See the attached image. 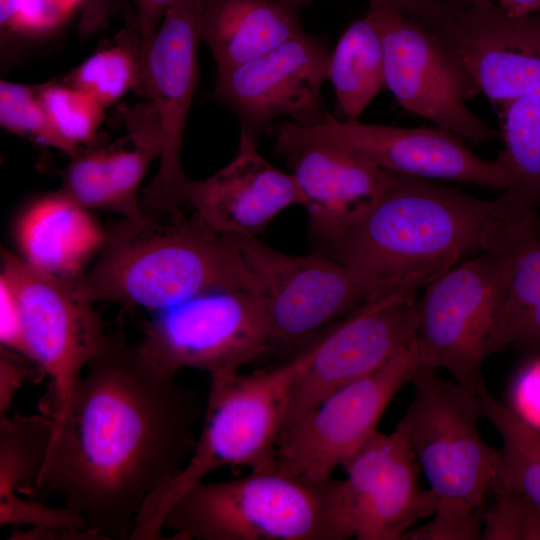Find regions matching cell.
I'll return each mask as SVG.
<instances>
[{
	"instance_id": "16",
	"label": "cell",
	"mask_w": 540,
	"mask_h": 540,
	"mask_svg": "<svg viewBox=\"0 0 540 540\" xmlns=\"http://www.w3.org/2000/svg\"><path fill=\"white\" fill-rule=\"evenodd\" d=\"M274 150L294 176L320 246L355 224L383 189L390 171L348 150L316 125L285 121L273 133Z\"/></svg>"
},
{
	"instance_id": "27",
	"label": "cell",
	"mask_w": 540,
	"mask_h": 540,
	"mask_svg": "<svg viewBox=\"0 0 540 540\" xmlns=\"http://www.w3.org/2000/svg\"><path fill=\"white\" fill-rule=\"evenodd\" d=\"M38 95L58 135L78 156L91 144L104 120V107L90 94L70 85L43 84Z\"/></svg>"
},
{
	"instance_id": "3",
	"label": "cell",
	"mask_w": 540,
	"mask_h": 540,
	"mask_svg": "<svg viewBox=\"0 0 540 540\" xmlns=\"http://www.w3.org/2000/svg\"><path fill=\"white\" fill-rule=\"evenodd\" d=\"M90 270L71 279L90 302L162 310L200 294L255 280L227 235L198 215L146 212L110 223Z\"/></svg>"
},
{
	"instance_id": "32",
	"label": "cell",
	"mask_w": 540,
	"mask_h": 540,
	"mask_svg": "<svg viewBox=\"0 0 540 540\" xmlns=\"http://www.w3.org/2000/svg\"><path fill=\"white\" fill-rule=\"evenodd\" d=\"M289 5L301 8L309 5L313 0H281ZM370 5H381L398 11L405 16L419 22L431 30L441 20L447 0H368Z\"/></svg>"
},
{
	"instance_id": "31",
	"label": "cell",
	"mask_w": 540,
	"mask_h": 540,
	"mask_svg": "<svg viewBox=\"0 0 540 540\" xmlns=\"http://www.w3.org/2000/svg\"><path fill=\"white\" fill-rule=\"evenodd\" d=\"M0 309L1 347L28 359L19 304L13 290L2 278H0Z\"/></svg>"
},
{
	"instance_id": "8",
	"label": "cell",
	"mask_w": 540,
	"mask_h": 540,
	"mask_svg": "<svg viewBox=\"0 0 540 540\" xmlns=\"http://www.w3.org/2000/svg\"><path fill=\"white\" fill-rule=\"evenodd\" d=\"M137 344L162 371H206L228 376L271 347L262 297L242 288L215 290L159 310L142 328Z\"/></svg>"
},
{
	"instance_id": "5",
	"label": "cell",
	"mask_w": 540,
	"mask_h": 540,
	"mask_svg": "<svg viewBox=\"0 0 540 540\" xmlns=\"http://www.w3.org/2000/svg\"><path fill=\"white\" fill-rule=\"evenodd\" d=\"M164 529L178 540H345L341 479L277 469L200 481L177 500Z\"/></svg>"
},
{
	"instance_id": "11",
	"label": "cell",
	"mask_w": 540,
	"mask_h": 540,
	"mask_svg": "<svg viewBox=\"0 0 540 540\" xmlns=\"http://www.w3.org/2000/svg\"><path fill=\"white\" fill-rule=\"evenodd\" d=\"M420 365L414 342L388 362L336 389L292 427L277 445V470L314 480L337 466L374 434L387 406Z\"/></svg>"
},
{
	"instance_id": "21",
	"label": "cell",
	"mask_w": 540,
	"mask_h": 540,
	"mask_svg": "<svg viewBox=\"0 0 540 540\" xmlns=\"http://www.w3.org/2000/svg\"><path fill=\"white\" fill-rule=\"evenodd\" d=\"M302 32L299 8L280 0H203L199 36L218 69L253 60Z\"/></svg>"
},
{
	"instance_id": "20",
	"label": "cell",
	"mask_w": 540,
	"mask_h": 540,
	"mask_svg": "<svg viewBox=\"0 0 540 540\" xmlns=\"http://www.w3.org/2000/svg\"><path fill=\"white\" fill-rule=\"evenodd\" d=\"M16 238L27 262L46 273L75 279L99 252L105 230L88 209L58 190L25 209Z\"/></svg>"
},
{
	"instance_id": "34",
	"label": "cell",
	"mask_w": 540,
	"mask_h": 540,
	"mask_svg": "<svg viewBox=\"0 0 540 540\" xmlns=\"http://www.w3.org/2000/svg\"><path fill=\"white\" fill-rule=\"evenodd\" d=\"M174 0H133L139 29V44L143 55Z\"/></svg>"
},
{
	"instance_id": "17",
	"label": "cell",
	"mask_w": 540,
	"mask_h": 540,
	"mask_svg": "<svg viewBox=\"0 0 540 540\" xmlns=\"http://www.w3.org/2000/svg\"><path fill=\"white\" fill-rule=\"evenodd\" d=\"M341 507L349 538L401 540L432 516L438 497L419 485V464L403 433L377 432L341 465Z\"/></svg>"
},
{
	"instance_id": "28",
	"label": "cell",
	"mask_w": 540,
	"mask_h": 540,
	"mask_svg": "<svg viewBox=\"0 0 540 540\" xmlns=\"http://www.w3.org/2000/svg\"><path fill=\"white\" fill-rule=\"evenodd\" d=\"M0 124L12 133L56 148L72 158L77 156L52 126L37 86L0 82Z\"/></svg>"
},
{
	"instance_id": "26",
	"label": "cell",
	"mask_w": 540,
	"mask_h": 540,
	"mask_svg": "<svg viewBox=\"0 0 540 540\" xmlns=\"http://www.w3.org/2000/svg\"><path fill=\"white\" fill-rule=\"evenodd\" d=\"M143 58L140 47L118 44L87 58L70 76V86L109 107L136 86H142Z\"/></svg>"
},
{
	"instance_id": "33",
	"label": "cell",
	"mask_w": 540,
	"mask_h": 540,
	"mask_svg": "<svg viewBox=\"0 0 540 540\" xmlns=\"http://www.w3.org/2000/svg\"><path fill=\"white\" fill-rule=\"evenodd\" d=\"M26 358L18 353L1 347L0 352V415H6L10 409L17 390L35 372L26 363ZM30 361V360H29Z\"/></svg>"
},
{
	"instance_id": "12",
	"label": "cell",
	"mask_w": 540,
	"mask_h": 540,
	"mask_svg": "<svg viewBox=\"0 0 540 540\" xmlns=\"http://www.w3.org/2000/svg\"><path fill=\"white\" fill-rule=\"evenodd\" d=\"M230 237L264 301L271 346L307 341L366 301L353 276L320 251L291 255L256 236Z\"/></svg>"
},
{
	"instance_id": "2",
	"label": "cell",
	"mask_w": 540,
	"mask_h": 540,
	"mask_svg": "<svg viewBox=\"0 0 540 540\" xmlns=\"http://www.w3.org/2000/svg\"><path fill=\"white\" fill-rule=\"evenodd\" d=\"M513 225L497 215L494 199L390 172L366 213L318 251L353 276L367 301L418 291L466 254L507 250Z\"/></svg>"
},
{
	"instance_id": "39",
	"label": "cell",
	"mask_w": 540,
	"mask_h": 540,
	"mask_svg": "<svg viewBox=\"0 0 540 540\" xmlns=\"http://www.w3.org/2000/svg\"><path fill=\"white\" fill-rule=\"evenodd\" d=\"M20 0H0V24L2 30H10L17 15Z\"/></svg>"
},
{
	"instance_id": "36",
	"label": "cell",
	"mask_w": 540,
	"mask_h": 540,
	"mask_svg": "<svg viewBox=\"0 0 540 540\" xmlns=\"http://www.w3.org/2000/svg\"><path fill=\"white\" fill-rule=\"evenodd\" d=\"M521 540H540V507L523 495H521Z\"/></svg>"
},
{
	"instance_id": "10",
	"label": "cell",
	"mask_w": 540,
	"mask_h": 540,
	"mask_svg": "<svg viewBox=\"0 0 540 540\" xmlns=\"http://www.w3.org/2000/svg\"><path fill=\"white\" fill-rule=\"evenodd\" d=\"M383 48L385 86L408 112L474 143L498 134L466 105L481 93L462 59L419 22L370 5Z\"/></svg>"
},
{
	"instance_id": "14",
	"label": "cell",
	"mask_w": 540,
	"mask_h": 540,
	"mask_svg": "<svg viewBox=\"0 0 540 540\" xmlns=\"http://www.w3.org/2000/svg\"><path fill=\"white\" fill-rule=\"evenodd\" d=\"M203 0H174L143 55V80L159 120L162 150L157 174L140 197L142 211H182L184 127L198 83L197 47Z\"/></svg>"
},
{
	"instance_id": "7",
	"label": "cell",
	"mask_w": 540,
	"mask_h": 540,
	"mask_svg": "<svg viewBox=\"0 0 540 540\" xmlns=\"http://www.w3.org/2000/svg\"><path fill=\"white\" fill-rule=\"evenodd\" d=\"M509 269V248L484 252L424 287L416 300L413 335L421 365L446 370L477 392L485 383L483 362L494 353Z\"/></svg>"
},
{
	"instance_id": "4",
	"label": "cell",
	"mask_w": 540,
	"mask_h": 540,
	"mask_svg": "<svg viewBox=\"0 0 540 540\" xmlns=\"http://www.w3.org/2000/svg\"><path fill=\"white\" fill-rule=\"evenodd\" d=\"M309 358L305 348L273 368L210 378L194 450L180 473L146 499L131 540L166 539L164 523L177 500L219 467L277 469V445L291 392Z\"/></svg>"
},
{
	"instance_id": "30",
	"label": "cell",
	"mask_w": 540,
	"mask_h": 540,
	"mask_svg": "<svg viewBox=\"0 0 540 540\" xmlns=\"http://www.w3.org/2000/svg\"><path fill=\"white\" fill-rule=\"evenodd\" d=\"M484 507L438 502L433 518L417 529H409L406 540H477L482 537Z\"/></svg>"
},
{
	"instance_id": "22",
	"label": "cell",
	"mask_w": 540,
	"mask_h": 540,
	"mask_svg": "<svg viewBox=\"0 0 540 540\" xmlns=\"http://www.w3.org/2000/svg\"><path fill=\"white\" fill-rule=\"evenodd\" d=\"M510 269L493 336L494 353L507 346L540 354V219L516 223L510 241Z\"/></svg>"
},
{
	"instance_id": "40",
	"label": "cell",
	"mask_w": 540,
	"mask_h": 540,
	"mask_svg": "<svg viewBox=\"0 0 540 540\" xmlns=\"http://www.w3.org/2000/svg\"><path fill=\"white\" fill-rule=\"evenodd\" d=\"M61 1L64 3V5L68 9H70L72 6H74L75 4H77V3H79V2H81L83 0H61Z\"/></svg>"
},
{
	"instance_id": "37",
	"label": "cell",
	"mask_w": 540,
	"mask_h": 540,
	"mask_svg": "<svg viewBox=\"0 0 540 540\" xmlns=\"http://www.w3.org/2000/svg\"><path fill=\"white\" fill-rule=\"evenodd\" d=\"M118 0H89L86 12L83 16L81 29L83 31L96 28L112 8L116 7Z\"/></svg>"
},
{
	"instance_id": "15",
	"label": "cell",
	"mask_w": 540,
	"mask_h": 540,
	"mask_svg": "<svg viewBox=\"0 0 540 540\" xmlns=\"http://www.w3.org/2000/svg\"><path fill=\"white\" fill-rule=\"evenodd\" d=\"M330 53L319 38L302 32L238 66L218 69L213 98L235 112L241 132L256 139L282 115L300 125H317L329 114L321 88Z\"/></svg>"
},
{
	"instance_id": "23",
	"label": "cell",
	"mask_w": 540,
	"mask_h": 540,
	"mask_svg": "<svg viewBox=\"0 0 540 540\" xmlns=\"http://www.w3.org/2000/svg\"><path fill=\"white\" fill-rule=\"evenodd\" d=\"M327 79L348 122L358 121L385 86L381 37L369 12L354 21L340 37L330 53Z\"/></svg>"
},
{
	"instance_id": "29",
	"label": "cell",
	"mask_w": 540,
	"mask_h": 540,
	"mask_svg": "<svg viewBox=\"0 0 540 540\" xmlns=\"http://www.w3.org/2000/svg\"><path fill=\"white\" fill-rule=\"evenodd\" d=\"M107 158L108 149L82 151L65 169L59 191L88 210L111 211Z\"/></svg>"
},
{
	"instance_id": "19",
	"label": "cell",
	"mask_w": 540,
	"mask_h": 540,
	"mask_svg": "<svg viewBox=\"0 0 540 540\" xmlns=\"http://www.w3.org/2000/svg\"><path fill=\"white\" fill-rule=\"evenodd\" d=\"M179 202L219 234L254 237L303 198L294 176L274 167L258 152L256 139L241 132L234 158L208 178H187Z\"/></svg>"
},
{
	"instance_id": "18",
	"label": "cell",
	"mask_w": 540,
	"mask_h": 540,
	"mask_svg": "<svg viewBox=\"0 0 540 540\" xmlns=\"http://www.w3.org/2000/svg\"><path fill=\"white\" fill-rule=\"evenodd\" d=\"M316 126L356 155L393 173L455 180L501 191L513 182V171L503 150L494 159L481 158L462 138L440 127L341 122L330 114Z\"/></svg>"
},
{
	"instance_id": "13",
	"label": "cell",
	"mask_w": 540,
	"mask_h": 540,
	"mask_svg": "<svg viewBox=\"0 0 540 540\" xmlns=\"http://www.w3.org/2000/svg\"><path fill=\"white\" fill-rule=\"evenodd\" d=\"M416 293L365 301L307 345L309 362L291 392L281 435L341 386L378 369L414 342Z\"/></svg>"
},
{
	"instance_id": "35",
	"label": "cell",
	"mask_w": 540,
	"mask_h": 540,
	"mask_svg": "<svg viewBox=\"0 0 540 540\" xmlns=\"http://www.w3.org/2000/svg\"><path fill=\"white\" fill-rule=\"evenodd\" d=\"M9 539L20 540H46V539H61V540H104L97 532L92 529L70 530L59 528H30L28 530H20L19 527H14Z\"/></svg>"
},
{
	"instance_id": "9",
	"label": "cell",
	"mask_w": 540,
	"mask_h": 540,
	"mask_svg": "<svg viewBox=\"0 0 540 540\" xmlns=\"http://www.w3.org/2000/svg\"><path fill=\"white\" fill-rule=\"evenodd\" d=\"M0 278L21 311L28 359L50 379L45 414L55 422L106 336L105 323L71 279L46 273L1 249Z\"/></svg>"
},
{
	"instance_id": "24",
	"label": "cell",
	"mask_w": 540,
	"mask_h": 540,
	"mask_svg": "<svg viewBox=\"0 0 540 540\" xmlns=\"http://www.w3.org/2000/svg\"><path fill=\"white\" fill-rule=\"evenodd\" d=\"M50 416L14 414L0 420V502L33 498L52 442Z\"/></svg>"
},
{
	"instance_id": "6",
	"label": "cell",
	"mask_w": 540,
	"mask_h": 540,
	"mask_svg": "<svg viewBox=\"0 0 540 540\" xmlns=\"http://www.w3.org/2000/svg\"><path fill=\"white\" fill-rule=\"evenodd\" d=\"M414 396L396 428L407 439L438 502L483 508L499 485L500 450L478 429L483 416L477 392L419 365Z\"/></svg>"
},
{
	"instance_id": "38",
	"label": "cell",
	"mask_w": 540,
	"mask_h": 540,
	"mask_svg": "<svg viewBox=\"0 0 540 540\" xmlns=\"http://www.w3.org/2000/svg\"><path fill=\"white\" fill-rule=\"evenodd\" d=\"M497 4L512 17H524L540 11V0H498Z\"/></svg>"
},
{
	"instance_id": "25",
	"label": "cell",
	"mask_w": 540,
	"mask_h": 540,
	"mask_svg": "<svg viewBox=\"0 0 540 540\" xmlns=\"http://www.w3.org/2000/svg\"><path fill=\"white\" fill-rule=\"evenodd\" d=\"M477 394L483 416L502 439L496 489L510 488L540 507V432L518 412L493 397L485 383Z\"/></svg>"
},
{
	"instance_id": "1",
	"label": "cell",
	"mask_w": 540,
	"mask_h": 540,
	"mask_svg": "<svg viewBox=\"0 0 540 540\" xmlns=\"http://www.w3.org/2000/svg\"><path fill=\"white\" fill-rule=\"evenodd\" d=\"M204 408L122 331L106 334L53 422L32 499L56 494L104 540L130 539L146 499L191 456Z\"/></svg>"
}]
</instances>
